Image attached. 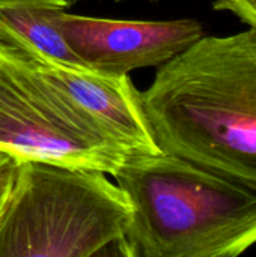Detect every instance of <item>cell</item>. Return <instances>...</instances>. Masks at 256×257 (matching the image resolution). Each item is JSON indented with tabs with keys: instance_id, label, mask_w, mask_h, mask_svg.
<instances>
[{
	"instance_id": "cell-1",
	"label": "cell",
	"mask_w": 256,
	"mask_h": 257,
	"mask_svg": "<svg viewBox=\"0 0 256 257\" xmlns=\"http://www.w3.org/2000/svg\"><path fill=\"white\" fill-rule=\"evenodd\" d=\"M164 154L256 188V29L202 36L140 92Z\"/></svg>"
},
{
	"instance_id": "cell-2",
	"label": "cell",
	"mask_w": 256,
	"mask_h": 257,
	"mask_svg": "<svg viewBox=\"0 0 256 257\" xmlns=\"http://www.w3.org/2000/svg\"><path fill=\"white\" fill-rule=\"evenodd\" d=\"M131 205L130 257H237L256 244V188L164 152L112 173Z\"/></svg>"
},
{
	"instance_id": "cell-3",
	"label": "cell",
	"mask_w": 256,
	"mask_h": 257,
	"mask_svg": "<svg viewBox=\"0 0 256 257\" xmlns=\"http://www.w3.org/2000/svg\"><path fill=\"white\" fill-rule=\"evenodd\" d=\"M130 200L107 173L18 161L0 214V257H130Z\"/></svg>"
},
{
	"instance_id": "cell-4",
	"label": "cell",
	"mask_w": 256,
	"mask_h": 257,
	"mask_svg": "<svg viewBox=\"0 0 256 257\" xmlns=\"http://www.w3.org/2000/svg\"><path fill=\"white\" fill-rule=\"evenodd\" d=\"M0 152L18 161L100 170L107 175L130 154L2 41Z\"/></svg>"
},
{
	"instance_id": "cell-5",
	"label": "cell",
	"mask_w": 256,
	"mask_h": 257,
	"mask_svg": "<svg viewBox=\"0 0 256 257\" xmlns=\"http://www.w3.org/2000/svg\"><path fill=\"white\" fill-rule=\"evenodd\" d=\"M57 24L83 65L116 75L161 66L205 35L195 18L113 20L60 9Z\"/></svg>"
},
{
	"instance_id": "cell-6",
	"label": "cell",
	"mask_w": 256,
	"mask_h": 257,
	"mask_svg": "<svg viewBox=\"0 0 256 257\" xmlns=\"http://www.w3.org/2000/svg\"><path fill=\"white\" fill-rule=\"evenodd\" d=\"M51 89L130 154L161 152L148 126L140 92L127 75L92 69L11 47Z\"/></svg>"
},
{
	"instance_id": "cell-7",
	"label": "cell",
	"mask_w": 256,
	"mask_h": 257,
	"mask_svg": "<svg viewBox=\"0 0 256 257\" xmlns=\"http://www.w3.org/2000/svg\"><path fill=\"white\" fill-rule=\"evenodd\" d=\"M59 11L38 6L0 8V41L18 50L83 65L60 32Z\"/></svg>"
},
{
	"instance_id": "cell-8",
	"label": "cell",
	"mask_w": 256,
	"mask_h": 257,
	"mask_svg": "<svg viewBox=\"0 0 256 257\" xmlns=\"http://www.w3.org/2000/svg\"><path fill=\"white\" fill-rule=\"evenodd\" d=\"M213 8L231 12L249 27L256 29V0H214Z\"/></svg>"
},
{
	"instance_id": "cell-9",
	"label": "cell",
	"mask_w": 256,
	"mask_h": 257,
	"mask_svg": "<svg viewBox=\"0 0 256 257\" xmlns=\"http://www.w3.org/2000/svg\"><path fill=\"white\" fill-rule=\"evenodd\" d=\"M18 160L0 152V199L6 197L15 179Z\"/></svg>"
},
{
	"instance_id": "cell-10",
	"label": "cell",
	"mask_w": 256,
	"mask_h": 257,
	"mask_svg": "<svg viewBox=\"0 0 256 257\" xmlns=\"http://www.w3.org/2000/svg\"><path fill=\"white\" fill-rule=\"evenodd\" d=\"M15 6H38V8H69L66 0H0V8H15Z\"/></svg>"
},
{
	"instance_id": "cell-11",
	"label": "cell",
	"mask_w": 256,
	"mask_h": 257,
	"mask_svg": "<svg viewBox=\"0 0 256 257\" xmlns=\"http://www.w3.org/2000/svg\"><path fill=\"white\" fill-rule=\"evenodd\" d=\"M9 194V193H8ZM8 197V196H6ZM6 197H3V199H0V214H2V209H3V205H5V202H6Z\"/></svg>"
},
{
	"instance_id": "cell-12",
	"label": "cell",
	"mask_w": 256,
	"mask_h": 257,
	"mask_svg": "<svg viewBox=\"0 0 256 257\" xmlns=\"http://www.w3.org/2000/svg\"><path fill=\"white\" fill-rule=\"evenodd\" d=\"M78 0H66V3H68V6H74L75 3H77Z\"/></svg>"
}]
</instances>
